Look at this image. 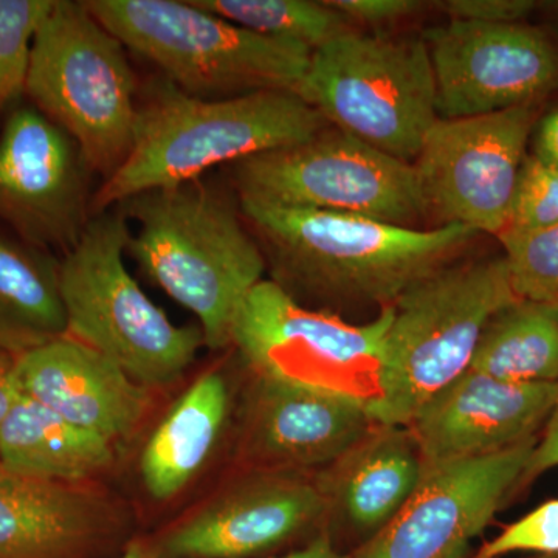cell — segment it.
<instances>
[{
    "label": "cell",
    "instance_id": "6da1fadb",
    "mask_svg": "<svg viewBox=\"0 0 558 558\" xmlns=\"http://www.w3.org/2000/svg\"><path fill=\"white\" fill-rule=\"evenodd\" d=\"M271 281L300 300L365 301L385 306L447 266L478 236L462 226L411 229L318 209L240 199Z\"/></svg>",
    "mask_w": 558,
    "mask_h": 558
},
{
    "label": "cell",
    "instance_id": "7a4b0ae2",
    "mask_svg": "<svg viewBox=\"0 0 558 558\" xmlns=\"http://www.w3.org/2000/svg\"><path fill=\"white\" fill-rule=\"evenodd\" d=\"M330 124L296 92L259 90L207 100L167 78L138 102L128 159L92 197V216L150 190L199 180L222 165L296 145Z\"/></svg>",
    "mask_w": 558,
    "mask_h": 558
},
{
    "label": "cell",
    "instance_id": "3957f363",
    "mask_svg": "<svg viewBox=\"0 0 558 558\" xmlns=\"http://www.w3.org/2000/svg\"><path fill=\"white\" fill-rule=\"evenodd\" d=\"M113 209L137 222L126 253L143 274L196 315L205 347H229L236 312L267 267L238 196L199 179Z\"/></svg>",
    "mask_w": 558,
    "mask_h": 558
},
{
    "label": "cell",
    "instance_id": "277c9868",
    "mask_svg": "<svg viewBox=\"0 0 558 558\" xmlns=\"http://www.w3.org/2000/svg\"><path fill=\"white\" fill-rule=\"evenodd\" d=\"M505 256L447 264L392 307L377 425L409 427L422 407L469 371L490 319L519 301Z\"/></svg>",
    "mask_w": 558,
    "mask_h": 558
},
{
    "label": "cell",
    "instance_id": "5b68a950",
    "mask_svg": "<svg viewBox=\"0 0 558 558\" xmlns=\"http://www.w3.org/2000/svg\"><path fill=\"white\" fill-rule=\"evenodd\" d=\"M131 230L117 209L92 216L60 259L68 336L97 349L145 388L180 379L204 347L199 326H178L124 264Z\"/></svg>",
    "mask_w": 558,
    "mask_h": 558
},
{
    "label": "cell",
    "instance_id": "8992f818",
    "mask_svg": "<svg viewBox=\"0 0 558 558\" xmlns=\"http://www.w3.org/2000/svg\"><path fill=\"white\" fill-rule=\"evenodd\" d=\"M126 49L207 100L299 89L312 51L256 35L190 0H84Z\"/></svg>",
    "mask_w": 558,
    "mask_h": 558
},
{
    "label": "cell",
    "instance_id": "52a82bcc",
    "mask_svg": "<svg viewBox=\"0 0 558 558\" xmlns=\"http://www.w3.org/2000/svg\"><path fill=\"white\" fill-rule=\"evenodd\" d=\"M124 49L84 0H54L33 40L25 87L105 180L134 145L137 80Z\"/></svg>",
    "mask_w": 558,
    "mask_h": 558
},
{
    "label": "cell",
    "instance_id": "ba28073f",
    "mask_svg": "<svg viewBox=\"0 0 558 558\" xmlns=\"http://www.w3.org/2000/svg\"><path fill=\"white\" fill-rule=\"evenodd\" d=\"M296 94L330 126L414 163L438 116L428 47L421 38L349 31L312 51Z\"/></svg>",
    "mask_w": 558,
    "mask_h": 558
},
{
    "label": "cell",
    "instance_id": "9c48e42d",
    "mask_svg": "<svg viewBox=\"0 0 558 558\" xmlns=\"http://www.w3.org/2000/svg\"><path fill=\"white\" fill-rule=\"evenodd\" d=\"M391 319L389 304L374 322L351 325L263 279L242 301L230 344L255 376L354 400L371 414L384 388Z\"/></svg>",
    "mask_w": 558,
    "mask_h": 558
},
{
    "label": "cell",
    "instance_id": "30bf717a",
    "mask_svg": "<svg viewBox=\"0 0 558 558\" xmlns=\"http://www.w3.org/2000/svg\"><path fill=\"white\" fill-rule=\"evenodd\" d=\"M238 199L411 227L427 215L413 163L329 126L312 138L230 165Z\"/></svg>",
    "mask_w": 558,
    "mask_h": 558
},
{
    "label": "cell",
    "instance_id": "8fae6325",
    "mask_svg": "<svg viewBox=\"0 0 558 558\" xmlns=\"http://www.w3.org/2000/svg\"><path fill=\"white\" fill-rule=\"evenodd\" d=\"M537 119L538 105H527L436 121L413 165L427 211L440 226L497 238L505 231Z\"/></svg>",
    "mask_w": 558,
    "mask_h": 558
},
{
    "label": "cell",
    "instance_id": "7c38bea8",
    "mask_svg": "<svg viewBox=\"0 0 558 558\" xmlns=\"http://www.w3.org/2000/svg\"><path fill=\"white\" fill-rule=\"evenodd\" d=\"M439 119L488 116L538 105L558 89V47L531 25L449 20L422 35Z\"/></svg>",
    "mask_w": 558,
    "mask_h": 558
},
{
    "label": "cell",
    "instance_id": "4fadbf2b",
    "mask_svg": "<svg viewBox=\"0 0 558 558\" xmlns=\"http://www.w3.org/2000/svg\"><path fill=\"white\" fill-rule=\"evenodd\" d=\"M92 172L68 132L16 108L0 132V219L20 240L68 253L92 218Z\"/></svg>",
    "mask_w": 558,
    "mask_h": 558
},
{
    "label": "cell",
    "instance_id": "5bb4252c",
    "mask_svg": "<svg viewBox=\"0 0 558 558\" xmlns=\"http://www.w3.org/2000/svg\"><path fill=\"white\" fill-rule=\"evenodd\" d=\"M537 438L487 457L425 464L413 497L357 558H464L519 481Z\"/></svg>",
    "mask_w": 558,
    "mask_h": 558
},
{
    "label": "cell",
    "instance_id": "9a60e30c",
    "mask_svg": "<svg viewBox=\"0 0 558 558\" xmlns=\"http://www.w3.org/2000/svg\"><path fill=\"white\" fill-rule=\"evenodd\" d=\"M318 483L293 472L241 481L168 529L153 558H252L278 549L328 512Z\"/></svg>",
    "mask_w": 558,
    "mask_h": 558
},
{
    "label": "cell",
    "instance_id": "2e32d148",
    "mask_svg": "<svg viewBox=\"0 0 558 558\" xmlns=\"http://www.w3.org/2000/svg\"><path fill=\"white\" fill-rule=\"evenodd\" d=\"M558 384H512L465 371L409 425L425 464L487 457L519 446L546 424Z\"/></svg>",
    "mask_w": 558,
    "mask_h": 558
},
{
    "label": "cell",
    "instance_id": "e0dca14e",
    "mask_svg": "<svg viewBox=\"0 0 558 558\" xmlns=\"http://www.w3.org/2000/svg\"><path fill=\"white\" fill-rule=\"evenodd\" d=\"M376 425L354 400L255 376L245 402L242 450L267 472L330 465Z\"/></svg>",
    "mask_w": 558,
    "mask_h": 558
},
{
    "label": "cell",
    "instance_id": "ac0fdd59",
    "mask_svg": "<svg viewBox=\"0 0 558 558\" xmlns=\"http://www.w3.org/2000/svg\"><path fill=\"white\" fill-rule=\"evenodd\" d=\"M16 380L28 398L110 442L130 435L148 407V388L69 336L21 355Z\"/></svg>",
    "mask_w": 558,
    "mask_h": 558
},
{
    "label": "cell",
    "instance_id": "d6986e66",
    "mask_svg": "<svg viewBox=\"0 0 558 558\" xmlns=\"http://www.w3.org/2000/svg\"><path fill=\"white\" fill-rule=\"evenodd\" d=\"M112 531L110 509L97 495L0 464V558H89Z\"/></svg>",
    "mask_w": 558,
    "mask_h": 558
},
{
    "label": "cell",
    "instance_id": "ffe728a7",
    "mask_svg": "<svg viewBox=\"0 0 558 558\" xmlns=\"http://www.w3.org/2000/svg\"><path fill=\"white\" fill-rule=\"evenodd\" d=\"M318 486L352 527L377 535L413 497L425 461L409 427L376 425L354 449L329 465Z\"/></svg>",
    "mask_w": 558,
    "mask_h": 558
},
{
    "label": "cell",
    "instance_id": "44dd1931",
    "mask_svg": "<svg viewBox=\"0 0 558 558\" xmlns=\"http://www.w3.org/2000/svg\"><path fill=\"white\" fill-rule=\"evenodd\" d=\"M230 413V391L219 371H208L174 403L149 436L140 458L149 497H178L207 464Z\"/></svg>",
    "mask_w": 558,
    "mask_h": 558
},
{
    "label": "cell",
    "instance_id": "7402d4cb",
    "mask_svg": "<svg viewBox=\"0 0 558 558\" xmlns=\"http://www.w3.org/2000/svg\"><path fill=\"white\" fill-rule=\"evenodd\" d=\"M112 444L20 391L0 425V464L31 478L78 484L109 468Z\"/></svg>",
    "mask_w": 558,
    "mask_h": 558
},
{
    "label": "cell",
    "instance_id": "603a6c76",
    "mask_svg": "<svg viewBox=\"0 0 558 558\" xmlns=\"http://www.w3.org/2000/svg\"><path fill=\"white\" fill-rule=\"evenodd\" d=\"M65 336L60 259L0 233V349L21 357Z\"/></svg>",
    "mask_w": 558,
    "mask_h": 558
},
{
    "label": "cell",
    "instance_id": "cb8c5ba5",
    "mask_svg": "<svg viewBox=\"0 0 558 558\" xmlns=\"http://www.w3.org/2000/svg\"><path fill=\"white\" fill-rule=\"evenodd\" d=\"M512 384H558V312L519 300L488 323L470 368Z\"/></svg>",
    "mask_w": 558,
    "mask_h": 558
},
{
    "label": "cell",
    "instance_id": "d4e9b609",
    "mask_svg": "<svg viewBox=\"0 0 558 558\" xmlns=\"http://www.w3.org/2000/svg\"><path fill=\"white\" fill-rule=\"evenodd\" d=\"M193 5L266 36L311 51L349 31L347 20L326 3L314 0H190Z\"/></svg>",
    "mask_w": 558,
    "mask_h": 558
},
{
    "label": "cell",
    "instance_id": "484cf974",
    "mask_svg": "<svg viewBox=\"0 0 558 558\" xmlns=\"http://www.w3.org/2000/svg\"><path fill=\"white\" fill-rule=\"evenodd\" d=\"M54 0H0V117L27 87L33 40Z\"/></svg>",
    "mask_w": 558,
    "mask_h": 558
},
{
    "label": "cell",
    "instance_id": "4316f807",
    "mask_svg": "<svg viewBox=\"0 0 558 558\" xmlns=\"http://www.w3.org/2000/svg\"><path fill=\"white\" fill-rule=\"evenodd\" d=\"M498 240L517 295L558 312V227L538 233H502Z\"/></svg>",
    "mask_w": 558,
    "mask_h": 558
},
{
    "label": "cell",
    "instance_id": "83f0119b",
    "mask_svg": "<svg viewBox=\"0 0 558 558\" xmlns=\"http://www.w3.org/2000/svg\"><path fill=\"white\" fill-rule=\"evenodd\" d=\"M558 227V170L526 157L502 233L527 234ZM501 233V234H502Z\"/></svg>",
    "mask_w": 558,
    "mask_h": 558
},
{
    "label": "cell",
    "instance_id": "f1b7e54d",
    "mask_svg": "<svg viewBox=\"0 0 558 558\" xmlns=\"http://www.w3.org/2000/svg\"><path fill=\"white\" fill-rule=\"evenodd\" d=\"M513 553L558 557V499L543 502L481 548L476 558H499Z\"/></svg>",
    "mask_w": 558,
    "mask_h": 558
},
{
    "label": "cell",
    "instance_id": "f546056e",
    "mask_svg": "<svg viewBox=\"0 0 558 558\" xmlns=\"http://www.w3.org/2000/svg\"><path fill=\"white\" fill-rule=\"evenodd\" d=\"M439 5L450 20L481 24H517L537 9L534 0H449Z\"/></svg>",
    "mask_w": 558,
    "mask_h": 558
},
{
    "label": "cell",
    "instance_id": "4dcf8cb0",
    "mask_svg": "<svg viewBox=\"0 0 558 558\" xmlns=\"http://www.w3.org/2000/svg\"><path fill=\"white\" fill-rule=\"evenodd\" d=\"M329 7L339 11L349 22L381 27L413 16L424 9L417 0H326Z\"/></svg>",
    "mask_w": 558,
    "mask_h": 558
},
{
    "label": "cell",
    "instance_id": "1f68e13d",
    "mask_svg": "<svg viewBox=\"0 0 558 558\" xmlns=\"http://www.w3.org/2000/svg\"><path fill=\"white\" fill-rule=\"evenodd\" d=\"M558 468V399L553 413L546 421L545 435L537 439L535 449L529 459L524 480H532L550 469Z\"/></svg>",
    "mask_w": 558,
    "mask_h": 558
},
{
    "label": "cell",
    "instance_id": "d6a6232c",
    "mask_svg": "<svg viewBox=\"0 0 558 558\" xmlns=\"http://www.w3.org/2000/svg\"><path fill=\"white\" fill-rule=\"evenodd\" d=\"M532 156L558 170V108L539 123Z\"/></svg>",
    "mask_w": 558,
    "mask_h": 558
},
{
    "label": "cell",
    "instance_id": "836d02e7",
    "mask_svg": "<svg viewBox=\"0 0 558 558\" xmlns=\"http://www.w3.org/2000/svg\"><path fill=\"white\" fill-rule=\"evenodd\" d=\"M17 359L20 357L0 349V425L20 395L16 380Z\"/></svg>",
    "mask_w": 558,
    "mask_h": 558
},
{
    "label": "cell",
    "instance_id": "e575fe53",
    "mask_svg": "<svg viewBox=\"0 0 558 558\" xmlns=\"http://www.w3.org/2000/svg\"><path fill=\"white\" fill-rule=\"evenodd\" d=\"M279 558H354L344 556L333 545L328 534H319L317 537L307 543L303 548L293 550L288 556Z\"/></svg>",
    "mask_w": 558,
    "mask_h": 558
},
{
    "label": "cell",
    "instance_id": "d590c367",
    "mask_svg": "<svg viewBox=\"0 0 558 558\" xmlns=\"http://www.w3.org/2000/svg\"><path fill=\"white\" fill-rule=\"evenodd\" d=\"M120 558H153L148 546L143 545L142 542H131L123 550V556Z\"/></svg>",
    "mask_w": 558,
    "mask_h": 558
},
{
    "label": "cell",
    "instance_id": "8d00e7d4",
    "mask_svg": "<svg viewBox=\"0 0 558 558\" xmlns=\"http://www.w3.org/2000/svg\"><path fill=\"white\" fill-rule=\"evenodd\" d=\"M476 558V557H475ZM526 558H558V557H549V556H535V557H526Z\"/></svg>",
    "mask_w": 558,
    "mask_h": 558
},
{
    "label": "cell",
    "instance_id": "74e56055",
    "mask_svg": "<svg viewBox=\"0 0 558 558\" xmlns=\"http://www.w3.org/2000/svg\"><path fill=\"white\" fill-rule=\"evenodd\" d=\"M557 10H558V3H557Z\"/></svg>",
    "mask_w": 558,
    "mask_h": 558
}]
</instances>
